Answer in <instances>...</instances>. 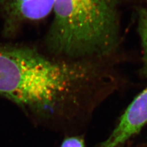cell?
Masks as SVG:
<instances>
[{"mask_svg": "<svg viewBox=\"0 0 147 147\" xmlns=\"http://www.w3.org/2000/svg\"><path fill=\"white\" fill-rule=\"evenodd\" d=\"M121 61L73 60L47 57L27 46L0 45V96L40 125L72 131L122 88Z\"/></svg>", "mask_w": 147, "mask_h": 147, "instance_id": "cell-1", "label": "cell"}, {"mask_svg": "<svg viewBox=\"0 0 147 147\" xmlns=\"http://www.w3.org/2000/svg\"><path fill=\"white\" fill-rule=\"evenodd\" d=\"M120 0H56L45 38L53 57L79 60L123 59Z\"/></svg>", "mask_w": 147, "mask_h": 147, "instance_id": "cell-2", "label": "cell"}, {"mask_svg": "<svg viewBox=\"0 0 147 147\" xmlns=\"http://www.w3.org/2000/svg\"><path fill=\"white\" fill-rule=\"evenodd\" d=\"M147 124V86L128 105L111 134L97 147H122Z\"/></svg>", "mask_w": 147, "mask_h": 147, "instance_id": "cell-3", "label": "cell"}, {"mask_svg": "<svg viewBox=\"0 0 147 147\" xmlns=\"http://www.w3.org/2000/svg\"><path fill=\"white\" fill-rule=\"evenodd\" d=\"M137 16V33L142 48V66L140 74L147 78V9L142 6L135 7Z\"/></svg>", "mask_w": 147, "mask_h": 147, "instance_id": "cell-4", "label": "cell"}, {"mask_svg": "<svg viewBox=\"0 0 147 147\" xmlns=\"http://www.w3.org/2000/svg\"><path fill=\"white\" fill-rule=\"evenodd\" d=\"M60 147H85L84 138L79 136L67 137L62 142Z\"/></svg>", "mask_w": 147, "mask_h": 147, "instance_id": "cell-5", "label": "cell"}, {"mask_svg": "<svg viewBox=\"0 0 147 147\" xmlns=\"http://www.w3.org/2000/svg\"><path fill=\"white\" fill-rule=\"evenodd\" d=\"M26 1L28 0H0V8L3 11L17 4Z\"/></svg>", "mask_w": 147, "mask_h": 147, "instance_id": "cell-6", "label": "cell"}, {"mask_svg": "<svg viewBox=\"0 0 147 147\" xmlns=\"http://www.w3.org/2000/svg\"><path fill=\"white\" fill-rule=\"evenodd\" d=\"M132 1L138 4L136 6H142L147 9V0H132Z\"/></svg>", "mask_w": 147, "mask_h": 147, "instance_id": "cell-7", "label": "cell"}]
</instances>
